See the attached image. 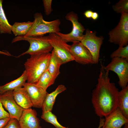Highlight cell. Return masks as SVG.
I'll return each instance as SVG.
<instances>
[{"mask_svg":"<svg viewBox=\"0 0 128 128\" xmlns=\"http://www.w3.org/2000/svg\"><path fill=\"white\" fill-rule=\"evenodd\" d=\"M109 71L101 65L98 83L92 93V103L96 115L105 117L117 107L118 89L111 82Z\"/></svg>","mask_w":128,"mask_h":128,"instance_id":"1","label":"cell"},{"mask_svg":"<svg viewBox=\"0 0 128 128\" xmlns=\"http://www.w3.org/2000/svg\"><path fill=\"white\" fill-rule=\"evenodd\" d=\"M51 53H47L31 55L24 64L27 82L35 83L48 69Z\"/></svg>","mask_w":128,"mask_h":128,"instance_id":"2","label":"cell"},{"mask_svg":"<svg viewBox=\"0 0 128 128\" xmlns=\"http://www.w3.org/2000/svg\"><path fill=\"white\" fill-rule=\"evenodd\" d=\"M34 18L32 25L24 36H42L47 33L57 34L60 32L61 22L59 19L46 21L44 19L41 14L38 12L34 14Z\"/></svg>","mask_w":128,"mask_h":128,"instance_id":"3","label":"cell"},{"mask_svg":"<svg viewBox=\"0 0 128 128\" xmlns=\"http://www.w3.org/2000/svg\"><path fill=\"white\" fill-rule=\"evenodd\" d=\"M21 40L28 41L30 46L27 51L17 57L27 54L31 55L49 53L52 51L53 49L49 42L48 36L29 37H25L24 35L18 36L13 39L11 42L13 43Z\"/></svg>","mask_w":128,"mask_h":128,"instance_id":"4","label":"cell"},{"mask_svg":"<svg viewBox=\"0 0 128 128\" xmlns=\"http://www.w3.org/2000/svg\"><path fill=\"white\" fill-rule=\"evenodd\" d=\"M118 24L109 33L110 42L125 46L128 43V13L122 12Z\"/></svg>","mask_w":128,"mask_h":128,"instance_id":"5","label":"cell"},{"mask_svg":"<svg viewBox=\"0 0 128 128\" xmlns=\"http://www.w3.org/2000/svg\"><path fill=\"white\" fill-rule=\"evenodd\" d=\"M96 33V31L93 32L87 28L80 41L90 52L95 64L99 62L100 50L104 40L103 36H97Z\"/></svg>","mask_w":128,"mask_h":128,"instance_id":"6","label":"cell"},{"mask_svg":"<svg viewBox=\"0 0 128 128\" xmlns=\"http://www.w3.org/2000/svg\"><path fill=\"white\" fill-rule=\"evenodd\" d=\"M48 36L49 42L62 64L74 60L67 42L56 33H50Z\"/></svg>","mask_w":128,"mask_h":128,"instance_id":"7","label":"cell"},{"mask_svg":"<svg viewBox=\"0 0 128 128\" xmlns=\"http://www.w3.org/2000/svg\"><path fill=\"white\" fill-rule=\"evenodd\" d=\"M65 18L72 23L73 25L72 31L68 34H63L59 32L56 34L66 42L80 41L84 36L83 33L85 29L79 22L78 14L73 11H71L67 14Z\"/></svg>","mask_w":128,"mask_h":128,"instance_id":"8","label":"cell"},{"mask_svg":"<svg viewBox=\"0 0 128 128\" xmlns=\"http://www.w3.org/2000/svg\"><path fill=\"white\" fill-rule=\"evenodd\" d=\"M128 60L124 58L115 57L112 59L111 62L106 66L105 69L115 72L119 78L118 83L122 88L128 85Z\"/></svg>","mask_w":128,"mask_h":128,"instance_id":"9","label":"cell"},{"mask_svg":"<svg viewBox=\"0 0 128 128\" xmlns=\"http://www.w3.org/2000/svg\"><path fill=\"white\" fill-rule=\"evenodd\" d=\"M73 42L72 45H69V49L74 60L84 64H95L90 52L80 41Z\"/></svg>","mask_w":128,"mask_h":128,"instance_id":"10","label":"cell"},{"mask_svg":"<svg viewBox=\"0 0 128 128\" xmlns=\"http://www.w3.org/2000/svg\"><path fill=\"white\" fill-rule=\"evenodd\" d=\"M0 99L3 106L8 111L10 117L16 119L19 121L23 109L19 106L15 100L13 91H7L0 95Z\"/></svg>","mask_w":128,"mask_h":128,"instance_id":"11","label":"cell"},{"mask_svg":"<svg viewBox=\"0 0 128 128\" xmlns=\"http://www.w3.org/2000/svg\"><path fill=\"white\" fill-rule=\"evenodd\" d=\"M23 87L27 93L32 107L41 108L43 101L47 92L35 83L26 82Z\"/></svg>","mask_w":128,"mask_h":128,"instance_id":"12","label":"cell"},{"mask_svg":"<svg viewBox=\"0 0 128 128\" xmlns=\"http://www.w3.org/2000/svg\"><path fill=\"white\" fill-rule=\"evenodd\" d=\"M37 113L31 108L23 109L19 120L21 128H41Z\"/></svg>","mask_w":128,"mask_h":128,"instance_id":"13","label":"cell"},{"mask_svg":"<svg viewBox=\"0 0 128 128\" xmlns=\"http://www.w3.org/2000/svg\"><path fill=\"white\" fill-rule=\"evenodd\" d=\"M105 118L102 127L103 128H121L123 125L128 123V119L118 107Z\"/></svg>","mask_w":128,"mask_h":128,"instance_id":"14","label":"cell"},{"mask_svg":"<svg viewBox=\"0 0 128 128\" xmlns=\"http://www.w3.org/2000/svg\"><path fill=\"white\" fill-rule=\"evenodd\" d=\"M13 94L17 104L23 109L32 107L30 98L23 87H19L13 90Z\"/></svg>","mask_w":128,"mask_h":128,"instance_id":"15","label":"cell"},{"mask_svg":"<svg viewBox=\"0 0 128 128\" xmlns=\"http://www.w3.org/2000/svg\"><path fill=\"white\" fill-rule=\"evenodd\" d=\"M66 89L65 86L61 84L59 85L55 90L50 94H46L43 102L42 108V113L51 111L57 96Z\"/></svg>","mask_w":128,"mask_h":128,"instance_id":"16","label":"cell"},{"mask_svg":"<svg viewBox=\"0 0 128 128\" xmlns=\"http://www.w3.org/2000/svg\"><path fill=\"white\" fill-rule=\"evenodd\" d=\"M27 79L26 73L24 70L21 76L18 78L4 85H0V94L22 87Z\"/></svg>","mask_w":128,"mask_h":128,"instance_id":"17","label":"cell"},{"mask_svg":"<svg viewBox=\"0 0 128 128\" xmlns=\"http://www.w3.org/2000/svg\"><path fill=\"white\" fill-rule=\"evenodd\" d=\"M117 107L128 119V85L119 91Z\"/></svg>","mask_w":128,"mask_h":128,"instance_id":"18","label":"cell"},{"mask_svg":"<svg viewBox=\"0 0 128 128\" xmlns=\"http://www.w3.org/2000/svg\"><path fill=\"white\" fill-rule=\"evenodd\" d=\"M47 70L50 74L55 79L60 73L59 69L62 64L53 49Z\"/></svg>","mask_w":128,"mask_h":128,"instance_id":"19","label":"cell"},{"mask_svg":"<svg viewBox=\"0 0 128 128\" xmlns=\"http://www.w3.org/2000/svg\"><path fill=\"white\" fill-rule=\"evenodd\" d=\"M33 22H15L12 25L11 30L15 36L25 35L30 29Z\"/></svg>","mask_w":128,"mask_h":128,"instance_id":"20","label":"cell"},{"mask_svg":"<svg viewBox=\"0 0 128 128\" xmlns=\"http://www.w3.org/2000/svg\"><path fill=\"white\" fill-rule=\"evenodd\" d=\"M3 0H0V33H12V25L9 23L2 7Z\"/></svg>","mask_w":128,"mask_h":128,"instance_id":"21","label":"cell"},{"mask_svg":"<svg viewBox=\"0 0 128 128\" xmlns=\"http://www.w3.org/2000/svg\"><path fill=\"white\" fill-rule=\"evenodd\" d=\"M55 79L50 74L47 69L41 75L35 84L46 91L48 87L54 83Z\"/></svg>","mask_w":128,"mask_h":128,"instance_id":"22","label":"cell"},{"mask_svg":"<svg viewBox=\"0 0 128 128\" xmlns=\"http://www.w3.org/2000/svg\"><path fill=\"white\" fill-rule=\"evenodd\" d=\"M41 117L45 121L52 124L56 128H68L60 124L58 122L57 117L51 111L42 113Z\"/></svg>","mask_w":128,"mask_h":128,"instance_id":"23","label":"cell"},{"mask_svg":"<svg viewBox=\"0 0 128 128\" xmlns=\"http://www.w3.org/2000/svg\"><path fill=\"white\" fill-rule=\"evenodd\" d=\"M112 8L114 11L117 13H128V0H120L113 5Z\"/></svg>","mask_w":128,"mask_h":128,"instance_id":"24","label":"cell"},{"mask_svg":"<svg viewBox=\"0 0 128 128\" xmlns=\"http://www.w3.org/2000/svg\"><path fill=\"white\" fill-rule=\"evenodd\" d=\"M111 58L115 57L124 58L128 60V45L122 47H119L110 55Z\"/></svg>","mask_w":128,"mask_h":128,"instance_id":"25","label":"cell"},{"mask_svg":"<svg viewBox=\"0 0 128 128\" xmlns=\"http://www.w3.org/2000/svg\"><path fill=\"white\" fill-rule=\"evenodd\" d=\"M52 0H42L44 7V12L46 15H48L53 11L51 8Z\"/></svg>","mask_w":128,"mask_h":128,"instance_id":"26","label":"cell"},{"mask_svg":"<svg viewBox=\"0 0 128 128\" xmlns=\"http://www.w3.org/2000/svg\"><path fill=\"white\" fill-rule=\"evenodd\" d=\"M3 128H21L18 120L14 118H11Z\"/></svg>","mask_w":128,"mask_h":128,"instance_id":"27","label":"cell"},{"mask_svg":"<svg viewBox=\"0 0 128 128\" xmlns=\"http://www.w3.org/2000/svg\"><path fill=\"white\" fill-rule=\"evenodd\" d=\"M0 94V119H5L10 117L8 112L4 109L1 101Z\"/></svg>","mask_w":128,"mask_h":128,"instance_id":"28","label":"cell"},{"mask_svg":"<svg viewBox=\"0 0 128 128\" xmlns=\"http://www.w3.org/2000/svg\"><path fill=\"white\" fill-rule=\"evenodd\" d=\"M9 117L5 119H0V128H3L10 119Z\"/></svg>","mask_w":128,"mask_h":128,"instance_id":"29","label":"cell"},{"mask_svg":"<svg viewBox=\"0 0 128 128\" xmlns=\"http://www.w3.org/2000/svg\"><path fill=\"white\" fill-rule=\"evenodd\" d=\"M93 12L91 10H87L85 12L84 14L86 18H91Z\"/></svg>","mask_w":128,"mask_h":128,"instance_id":"30","label":"cell"},{"mask_svg":"<svg viewBox=\"0 0 128 128\" xmlns=\"http://www.w3.org/2000/svg\"><path fill=\"white\" fill-rule=\"evenodd\" d=\"M99 14L96 12H93L91 18L94 20H97L98 18Z\"/></svg>","mask_w":128,"mask_h":128,"instance_id":"31","label":"cell"},{"mask_svg":"<svg viewBox=\"0 0 128 128\" xmlns=\"http://www.w3.org/2000/svg\"><path fill=\"white\" fill-rule=\"evenodd\" d=\"M105 119L103 118H100L99 124L97 128H101L103 126L104 123Z\"/></svg>","mask_w":128,"mask_h":128,"instance_id":"32","label":"cell"},{"mask_svg":"<svg viewBox=\"0 0 128 128\" xmlns=\"http://www.w3.org/2000/svg\"><path fill=\"white\" fill-rule=\"evenodd\" d=\"M0 54L4 55L9 56H12L11 54L8 51L5 50L2 51L0 50Z\"/></svg>","mask_w":128,"mask_h":128,"instance_id":"33","label":"cell"},{"mask_svg":"<svg viewBox=\"0 0 128 128\" xmlns=\"http://www.w3.org/2000/svg\"><path fill=\"white\" fill-rule=\"evenodd\" d=\"M123 128H128V123H126L124 124Z\"/></svg>","mask_w":128,"mask_h":128,"instance_id":"34","label":"cell"},{"mask_svg":"<svg viewBox=\"0 0 128 128\" xmlns=\"http://www.w3.org/2000/svg\"><path fill=\"white\" fill-rule=\"evenodd\" d=\"M103 128L102 127V128Z\"/></svg>","mask_w":128,"mask_h":128,"instance_id":"35","label":"cell"}]
</instances>
